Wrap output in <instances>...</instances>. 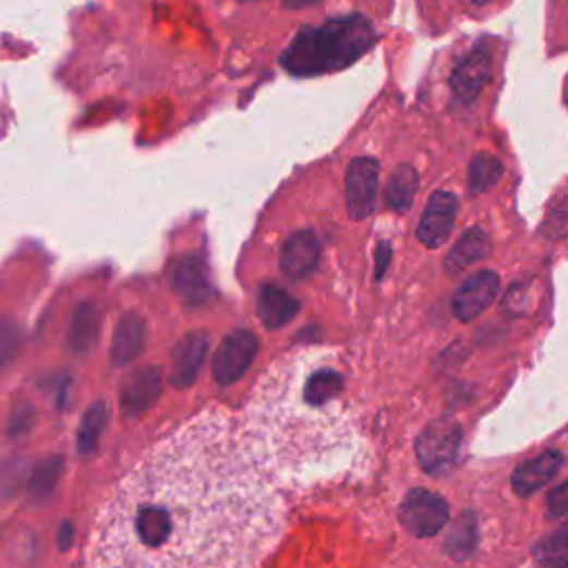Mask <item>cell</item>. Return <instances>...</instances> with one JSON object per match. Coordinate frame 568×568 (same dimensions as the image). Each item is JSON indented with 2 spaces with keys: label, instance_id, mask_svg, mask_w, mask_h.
Wrapping results in <instances>:
<instances>
[{
  "label": "cell",
  "instance_id": "1",
  "mask_svg": "<svg viewBox=\"0 0 568 568\" xmlns=\"http://www.w3.org/2000/svg\"><path fill=\"white\" fill-rule=\"evenodd\" d=\"M186 433L120 488L102 520L96 568H246L271 537L274 497L231 442Z\"/></svg>",
  "mask_w": 568,
  "mask_h": 568
},
{
  "label": "cell",
  "instance_id": "2",
  "mask_svg": "<svg viewBox=\"0 0 568 568\" xmlns=\"http://www.w3.org/2000/svg\"><path fill=\"white\" fill-rule=\"evenodd\" d=\"M375 43L377 32L366 16H338L321 27L300 29L280 62L298 78L325 76L351 68Z\"/></svg>",
  "mask_w": 568,
  "mask_h": 568
},
{
  "label": "cell",
  "instance_id": "3",
  "mask_svg": "<svg viewBox=\"0 0 568 568\" xmlns=\"http://www.w3.org/2000/svg\"><path fill=\"white\" fill-rule=\"evenodd\" d=\"M462 426L454 418H437L428 422L415 442L418 464L424 473L439 478L451 473L460 462Z\"/></svg>",
  "mask_w": 568,
  "mask_h": 568
},
{
  "label": "cell",
  "instance_id": "4",
  "mask_svg": "<svg viewBox=\"0 0 568 568\" xmlns=\"http://www.w3.org/2000/svg\"><path fill=\"white\" fill-rule=\"evenodd\" d=\"M402 529L418 537H435L449 524V501L426 488H413L404 495L398 511Z\"/></svg>",
  "mask_w": 568,
  "mask_h": 568
},
{
  "label": "cell",
  "instance_id": "5",
  "mask_svg": "<svg viewBox=\"0 0 568 568\" xmlns=\"http://www.w3.org/2000/svg\"><path fill=\"white\" fill-rule=\"evenodd\" d=\"M261 342L258 336L249 329H235L222 338L214 353L212 373L214 380L220 387H231L240 383L249 366L254 364V358L258 355Z\"/></svg>",
  "mask_w": 568,
  "mask_h": 568
},
{
  "label": "cell",
  "instance_id": "6",
  "mask_svg": "<svg viewBox=\"0 0 568 568\" xmlns=\"http://www.w3.org/2000/svg\"><path fill=\"white\" fill-rule=\"evenodd\" d=\"M493 78V47L491 40H480L473 51L460 62L451 74L454 96L462 105H471L480 98Z\"/></svg>",
  "mask_w": 568,
  "mask_h": 568
},
{
  "label": "cell",
  "instance_id": "7",
  "mask_svg": "<svg viewBox=\"0 0 568 568\" xmlns=\"http://www.w3.org/2000/svg\"><path fill=\"white\" fill-rule=\"evenodd\" d=\"M377 178H380V162L368 156L351 160L345 178L347 186V212L353 220H364L375 209Z\"/></svg>",
  "mask_w": 568,
  "mask_h": 568
},
{
  "label": "cell",
  "instance_id": "8",
  "mask_svg": "<svg viewBox=\"0 0 568 568\" xmlns=\"http://www.w3.org/2000/svg\"><path fill=\"white\" fill-rule=\"evenodd\" d=\"M458 216V196L451 192H433L418 225V240L426 249H439L451 238Z\"/></svg>",
  "mask_w": 568,
  "mask_h": 568
},
{
  "label": "cell",
  "instance_id": "9",
  "mask_svg": "<svg viewBox=\"0 0 568 568\" xmlns=\"http://www.w3.org/2000/svg\"><path fill=\"white\" fill-rule=\"evenodd\" d=\"M171 289L184 306H205L214 298L209 267L201 256H184L171 269Z\"/></svg>",
  "mask_w": 568,
  "mask_h": 568
},
{
  "label": "cell",
  "instance_id": "10",
  "mask_svg": "<svg viewBox=\"0 0 568 568\" xmlns=\"http://www.w3.org/2000/svg\"><path fill=\"white\" fill-rule=\"evenodd\" d=\"M209 353V336L201 329L184 334L171 351V375L169 380L176 389L192 387L205 366Z\"/></svg>",
  "mask_w": 568,
  "mask_h": 568
},
{
  "label": "cell",
  "instance_id": "11",
  "mask_svg": "<svg viewBox=\"0 0 568 568\" xmlns=\"http://www.w3.org/2000/svg\"><path fill=\"white\" fill-rule=\"evenodd\" d=\"M162 373L158 366L134 371L120 389V411L124 418L138 420L152 411L162 394Z\"/></svg>",
  "mask_w": 568,
  "mask_h": 568
},
{
  "label": "cell",
  "instance_id": "12",
  "mask_svg": "<svg viewBox=\"0 0 568 568\" xmlns=\"http://www.w3.org/2000/svg\"><path fill=\"white\" fill-rule=\"evenodd\" d=\"M499 293V276L495 271H478L469 276L454 295V313L460 323H473L495 302Z\"/></svg>",
  "mask_w": 568,
  "mask_h": 568
},
{
  "label": "cell",
  "instance_id": "13",
  "mask_svg": "<svg viewBox=\"0 0 568 568\" xmlns=\"http://www.w3.org/2000/svg\"><path fill=\"white\" fill-rule=\"evenodd\" d=\"M323 246L311 229H300L280 249V271L289 280H304L321 265Z\"/></svg>",
  "mask_w": 568,
  "mask_h": 568
},
{
  "label": "cell",
  "instance_id": "14",
  "mask_svg": "<svg viewBox=\"0 0 568 568\" xmlns=\"http://www.w3.org/2000/svg\"><path fill=\"white\" fill-rule=\"evenodd\" d=\"M149 342V327L141 313L130 311L124 313L116 325L113 338H111V362L116 366H130L134 364L147 349Z\"/></svg>",
  "mask_w": 568,
  "mask_h": 568
},
{
  "label": "cell",
  "instance_id": "15",
  "mask_svg": "<svg viewBox=\"0 0 568 568\" xmlns=\"http://www.w3.org/2000/svg\"><path fill=\"white\" fill-rule=\"evenodd\" d=\"M564 456L559 451H544L542 456L520 464L511 478L513 491L520 497H531L540 488H544L561 469Z\"/></svg>",
  "mask_w": 568,
  "mask_h": 568
},
{
  "label": "cell",
  "instance_id": "16",
  "mask_svg": "<svg viewBox=\"0 0 568 568\" xmlns=\"http://www.w3.org/2000/svg\"><path fill=\"white\" fill-rule=\"evenodd\" d=\"M256 306L261 323L269 331L287 327L300 311V302L278 285H263L258 291Z\"/></svg>",
  "mask_w": 568,
  "mask_h": 568
},
{
  "label": "cell",
  "instance_id": "17",
  "mask_svg": "<svg viewBox=\"0 0 568 568\" xmlns=\"http://www.w3.org/2000/svg\"><path fill=\"white\" fill-rule=\"evenodd\" d=\"M491 249H493V242L484 229H480V227L467 229L462 233V238L454 244V249L449 251V256L445 261L447 276H460L471 265L484 261L491 254Z\"/></svg>",
  "mask_w": 568,
  "mask_h": 568
},
{
  "label": "cell",
  "instance_id": "18",
  "mask_svg": "<svg viewBox=\"0 0 568 568\" xmlns=\"http://www.w3.org/2000/svg\"><path fill=\"white\" fill-rule=\"evenodd\" d=\"M100 327H102V311L96 302L83 300L76 304L72 325H70V349L76 355H85L94 351V347L100 340Z\"/></svg>",
  "mask_w": 568,
  "mask_h": 568
},
{
  "label": "cell",
  "instance_id": "19",
  "mask_svg": "<svg viewBox=\"0 0 568 568\" xmlns=\"http://www.w3.org/2000/svg\"><path fill=\"white\" fill-rule=\"evenodd\" d=\"M445 551L456 561H467L478 551V516L473 511H464L458 516V520L451 524Z\"/></svg>",
  "mask_w": 568,
  "mask_h": 568
},
{
  "label": "cell",
  "instance_id": "20",
  "mask_svg": "<svg viewBox=\"0 0 568 568\" xmlns=\"http://www.w3.org/2000/svg\"><path fill=\"white\" fill-rule=\"evenodd\" d=\"M420 186V176L411 165H400L387 186H385V201L389 205V209H394L396 214H407L413 207L415 194Z\"/></svg>",
  "mask_w": 568,
  "mask_h": 568
},
{
  "label": "cell",
  "instance_id": "21",
  "mask_svg": "<svg viewBox=\"0 0 568 568\" xmlns=\"http://www.w3.org/2000/svg\"><path fill=\"white\" fill-rule=\"evenodd\" d=\"M345 389V377L334 368L313 371L302 387V398L311 407H325Z\"/></svg>",
  "mask_w": 568,
  "mask_h": 568
},
{
  "label": "cell",
  "instance_id": "22",
  "mask_svg": "<svg viewBox=\"0 0 568 568\" xmlns=\"http://www.w3.org/2000/svg\"><path fill=\"white\" fill-rule=\"evenodd\" d=\"M504 176V162L488 154V152H480L473 156L471 165H469V194L471 196H482L499 182V178Z\"/></svg>",
  "mask_w": 568,
  "mask_h": 568
},
{
  "label": "cell",
  "instance_id": "23",
  "mask_svg": "<svg viewBox=\"0 0 568 568\" xmlns=\"http://www.w3.org/2000/svg\"><path fill=\"white\" fill-rule=\"evenodd\" d=\"M533 557L544 568H568V522L540 537Z\"/></svg>",
  "mask_w": 568,
  "mask_h": 568
},
{
  "label": "cell",
  "instance_id": "24",
  "mask_svg": "<svg viewBox=\"0 0 568 568\" xmlns=\"http://www.w3.org/2000/svg\"><path fill=\"white\" fill-rule=\"evenodd\" d=\"M62 469H65V460L60 456H49L45 460H40L34 469H32V478H29V497L34 501H45L58 486Z\"/></svg>",
  "mask_w": 568,
  "mask_h": 568
},
{
  "label": "cell",
  "instance_id": "25",
  "mask_svg": "<svg viewBox=\"0 0 568 568\" xmlns=\"http://www.w3.org/2000/svg\"><path fill=\"white\" fill-rule=\"evenodd\" d=\"M107 418H109V409L107 402H96L87 409V413L83 415V422L78 426V451L83 456H92L98 445H100V437L105 433L107 426Z\"/></svg>",
  "mask_w": 568,
  "mask_h": 568
},
{
  "label": "cell",
  "instance_id": "26",
  "mask_svg": "<svg viewBox=\"0 0 568 568\" xmlns=\"http://www.w3.org/2000/svg\"><path fill=\"white\" fill-rule=\"evenodd\" d=\"M23 349V329L14 321H0V371L8 368Z\"/></svg>",
  "mask_w": 568,
  "mask_h": 568
},
{
  "label": "cell",
  "instance_id": "27",
  "mask_svg": "<svg viewBox=\"0 0 568 568\" xmlns=\"http://www.w3.org/2000/svg\"><path fill=\"white\" fill-rule=\"evenodd\" d=\"M542 233L551 240H557L568 233V196H559L548 207V214L542 225Z\"/></svg>",
  "mask_w": 568,
  "mask_h": 568
},
{
  "label": "cell",
  "instance_id": "28",
  "mask_svg": "<svg viewBox=\"0 0 568 568\" xmlns=\"http://www.w3.org/2000/svg\"><path fill=\"white\" fill-rule=\"evenodd\" d=\"M548 509H546V516L551 520H559V518H566L568 516V482L559 484L557 488H553L548 493Z\"/></svg>",
  "mask_w": 568,
  "mask_h": 568
},
{
  "label": "cell",
  "instance_id": "29",
  "mask_svg": "<svg viewBox=\"0 0 568 568\" xmlns=\"http://www.w3.org/2000/svg\"><path fill=\"white\" fill-rule=\"evenodd\" d=\"M32 422H34V411H32V407H29V404H21V407H16L14 413H12L10 433H12L14 437H21L23 433L29 431Z\"/></svg>",
  "mask_w": 568,
  "mask_h": 568
},
{
  "label": "cell",
  "instance_id": "30",
  "mask_svg": "<svg viewBox=\"0 0 568 568\" xmlns=\"http://www.w3.org/2000/svg\"><path fill=\"white\" fill-rule=\"evenodd\" d=\"M391 256H394V249L387 240L377 242V249H375V280H383L389 265H391Z\"/></svg>",
  "mask_w": 568,
  "mask_h": 568
},
{
  "label": "cell",
  "instance_id": "31",
  "mask_svg": "<svg viewBox=\"0 0 568 568\" xmlns=\"http://www.w3.org/2000/svg\"><path fill=\"white\" fill-rule=\"evenodd\" d=\"M72 542H74V527H72V522H65L60 527V533H58L60 551H70Z\"/></svg>",
  "mask_w": 568,
  "mask_h": 568
},
{
  "label": "cell",
  "instance_id": "32",
  "mask_svg": "<svg viewBox=\"0 0 568 568\" xmlns=\"http://www.w3.org/2000/svg\"><path fill=\"white\" fill-rule=\"evenodd\" d=\"M318 3V0H282V5L287 10H304V8H311Z\"/></svg>",
  "mask_w": 568,
  "mask_h": 568
},
{
  "label": "cell",
  "instance_id": "33",
  "mask_svg": "<svg viewBox=\"0 0 568 568\" xmlns=\"http://www.w3.org/2000/svg\"><path fill=\"white\" fill-rule=\"evenodd\" d=\"M471 3H473L475 8H486V5L493 3V0H471Z\"/></svg>",
  "mask_w": 568,
  "mask_h": 568
},
{
  "label": "cell",
  "instance_id": "34",
  "mask_svg": "<svg viewBox=\"0 0 568 568\" xmlns=\"http://www.w3.org/2000/svg\"><path fill=\"white\" fill-rule=\"evenodd\" d=\"M242 3H251V0H242Z\"/></svg>",
  "mask_w": 568,
  "mask_h": 568
}]
</instances>
